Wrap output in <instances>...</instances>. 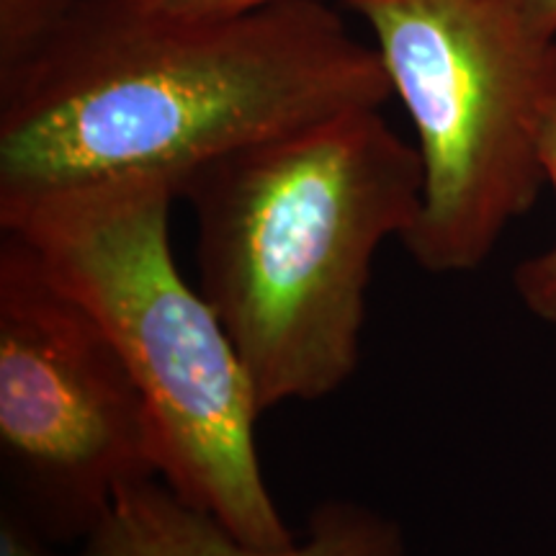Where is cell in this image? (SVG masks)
Here are the masks:
<instances>
[{"label":"cell","instance_id":"obj_11","mask_svg":"<svg viewBox=\"0 0 556 556\" xmlns=\"http://www.w3.org/2000/svg\"><path fill=\"white\" fill-rule=\"evenodd\" d=\"M526 3L541 29L556 34V0H526Z\"/></svg>","mask_w":556,"mask_h":556},{"label":"cell","instance_id":"obj_8","mask_svg":"<svg viewBox=\"0 0 556 556\" xmlns=\"http://www.w3.org/2000/svg\"><path fill=\"white\" fill-rule=\"evenodd\" d=\"M541 160H544L546 184L556 193V106L548 116ZM516 289L531 315L556 328V242L546 253L520 263L516 270Z\"/></svg>","mask_w":556,"mask_h":556},{"label":"cell","instance_id":"obj_5","mask_svg":"<svg viewBox=\"0 0 556 556\" xmlns=\"http://www.w3.org/2000/svg\"><path fill=\"white\" fill-rule=\"evenodd\" d=\"M0 451L11 510L86 541L129 486L160 479L150 409L93 315L0 229Z\"/></svg>","mask_w":556,"mask_h":556},{"label":"cell","instance_id":"obj_4","mask_svg":"<svg viewBox=\"0 0 556 556\" xmlns=\"http://www.w3.org/2000/svg\"><path fill=\"white\" fill-rule=\"evenodd\" d=\"M374 34L415 129L422 201L405 242L428 274H467L546 184L556 34L526 0H343Z\"/></svg>","mask_w":556,"mask_h":556},{"label":"cell","instance_id":"obj_10","mask_svg":"<svg viewBox=\"0 0 556 556\" xmlns=\"http://www.w3.org/2000/svg\"><path fill=\"white\" fill-rule=\"evenodd\" d=\"M148 3L180 13H227L253 9V5L270 3V0H148Z\"/></svg>","mask_w":556,"mask_h":556},{"label":"cell","instance_id":"obj_1","mask_svg":"<svg viewBox=\"0 0 556 556\" xmlns=\"http://www.w3.org/2000/svg\"><path fill=\"white\" fill-rule=\"evenodd\" d=\"M392 99L374 45L328 0L180 13L83 0L0 83V206L45 193L193 173L304 124Z\"/></svg>","mask_w":556,"mask_h":556},{"label":"cell","instance_id":"obj_3","mask_svg":"<svg viewBox=\"0 0 556 556\" xmlns=\"http://www.w3.org/2000/svg\"><path fill=\"white\" fill-rule=\"evenodd\" d=\"M176 199L165 180H103L0 206V229L34 250L116 348L150 409L165 486L250 546H289L296 536L261 467L258 394L173 258Z\"/></svg>","mask_w":556,"mask_h":556},{"label":"cell","instance_id":"obj_9","mask_svg":"<svg viewBox=\"0 0 556 556\" xmlns=\"http://www.w3.org/2000/svg\"><path fill=\"white\" fill-rule=\"evenodd\" d=\"M50 539H45L37 528H31L24 518L11 510L3 516V531H0V556H60L54 552Z\"/></svg>","mask_w":556,"mask_h":556},{"label":"cell","instance_id":"obj_6","mask_svg":"<svg viewBox=\"0 0 556 556\" xmlns=\"http://www.w3.org/2000/svg\"><path fill=\"white\" fill-rule=\"evenodd\" d=\"M78 556H409L397 520L353 500H328L307 531L281 548H258L217 518L184 503L163 479L129 486L83 541Z\"/></svg>","mask_w":556,"mask_h":556},{"label":"cell","instance_id":"obj_2","mask_svg":"<svg viewBox=\"0 0 556 556\" xmlns=\"http://www.w3.org/2000/svg\"><path fill=\"white\" fill-rule=\"evenodd\" d=\"M180 199L197 219L201 291L263 413L345 387L361 361L374 258L420 214L415 144L381 109L343 111L214 160Z\"/></svg>","mask_w":556,"mask_h":556},{"label":"cell","instance_id":"obj_7","mask_svg":"<svg viewBox=\"0 0 556 556\" xmlns=\"http://www.w3.org/2000/svg\"><path fill=\"white\" fill-rule=\"evenodd\" d=\"M83 0H0V83L21 73L73 18Z\"/></svg>","mask_w":556,"mask_h":556}]
</instances>
